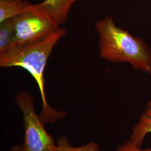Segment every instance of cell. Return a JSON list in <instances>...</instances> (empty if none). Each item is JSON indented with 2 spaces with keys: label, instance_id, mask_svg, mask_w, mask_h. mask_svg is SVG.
<instances>
[{
  "label": "cell",
  "instance_id": "obj_10",
  "mask_svg": "<svg viewBox=\"0 0 151 151\" xmlns=\"http://www.w3.org/2000/svg\"><path fill=\"white\" fill-rule=\"evenodd\" d=\"M116 151H151V147L147 149H142L141 147L135 145L129 140L119 146Z\"/></svg>",
  "mask_w": 151,
  "mask_h": 151
},
{
  "label": "cell",
  "instance_id": "obj_7",
  "mask_svg": "<svg viewBox=\"0 0 151 151\" xmlns=\"http://www.w3.org/2000/svg\"><path fill=\"white\" fill-rule=\"evenodd\" d=\"M33 4L23 0H0V23L30 9Z\"/></svg>",
  "mask_w": 151,
  "mask_h": 151
},
{
  "label": "cell",
  "instance_id": "obj_3",
  "mask_svg": "<svg viewBox=\"0 0 151 151\" xmlns=\"http://www.w3.org/2000/svg\"><path fill=\"white\" fill-rule=\"evenodd\" d=\"M15 100L23 115L25 132L22 151H57V145L35 112L32 96L27 92H21L16 95Z\"/></svg>",
  "mask_w": 151,
  "mask_h": 151
},
{
  "label": "cell",
  "instance_id": "obj_1",
  "mask_svg": "<svg viewBox=\"0 0 151 151\" xmlns=\"http://www.w3.org/2000/svg\"><path fill=\"white\" fill-rule=\"evenodd\" d=\"M65 34V29L60 28L56 32L38 42L17 46L0 54L1 67H21L27 70L36 81L42 102L39 116L45 124L54 123L65 115L64 111L55 110L49 105L45 96L44 80V70L49 57Z\"/></svg>",
  "mask_w": 151,
  "mask_h": 151
},
{
  "label": "cell",
  "instance_id": "obj_8",
  "mask_svg": "<svg viewBox=\"0 0 151 151\" xmlns=\"http://www.w3.org/2000/svg\"><path fill=\"white\" fill-rule=\"evenodd\" d=\"M17 46L16 35L11 19L0 23V54Z\"/></svg>",
  "mask_w": 151,
  "mask_h": 151
},
{
  "label": "cell",
  "instance_id": "obj_5",
  "mask_svg": "<svg viewBox=\"0 0 151 151\" xmlns=\"http://www.w3.org/2000/svg\"><path fill=\"white\" fill-rule=\"evenodd\" d=\"M78 0H44L37 4L59 26L66 22L72 5Z\"/></svg>",
  "mask_w": 151,
  "mask_h": 151
},
{
  "label": "cell",
  "instance_id": "obj_2",
  "mask_svg": "<svg viewBox=\"0 0 151 151\" xmlns=\"http://www.w3.org/2000/svg\"><path fill=\"white\" fill-rule=\"evenodd\" d=\"M99 55L112 63H127L136 70L151 74V49L146 42L118 27L111 16L99 20Z\"/></svg>",
  "mask_w": 151,
  "mask_h": 151
},
{
  "label": "cell",
  "instance_id": "obj_6",
  "mask_svg": "<svg viewBox=\"0 0 151 151\" xmlns=\"http://www.w3.org/2000/svg\"><path fill=\"white\" fill-rule=\"evenodd\" d=\"M150 133L151 134V101L147 104L138 122L133 128L129 140L141 147L146 135Z\"/></svg>",
  "mask_w": 151,
  "mask_h": 151
},
{
  "label": "cell",
  "instance_id": "obj_11",
  "mask_svg": "<svg viewBox=\"0 0 151 151\" xmlns=\"http://www.w3.org/2000/svg\"><path fill=\"white\" fill-rule=\"evenodd\" d=\"M10 151H22V147L18 146H15L12 147Z\"/></svg>",
  "mask_w": 151,
  "mask_h": 151
},
{
  "label": "cell",
  "instance_id": "obj_4",
  "mask_svg": "<svg viewBox=\"0 0 151 151\" xmlns=\"http://www.w3.org/2000/svg\"><path fill=\"white\" fill-rule=\"evenodd\" d=\"M11 20L17 46L38 42L60 28L37 4H33L30 9L12 18Z\"/></svg>",
  "mask_w": 151,
  "mask_h": 151
},
{
  "label": "cell",
  "instance_id": "obj_9",
  "mask_svg": "<svg viewBox=\"0 0 151 151\" xmlns=\"http://www.w3.org/2000/svg\"><path fill=\"white\" fill-rule=\"evenodd\" d=\"M57 151H100L96 142H90L83 146L73 147L66 137H60L57 140Z\"/></svg>",
  "mask_w": 151,
  "mask_h": 151
}]
</instances>
